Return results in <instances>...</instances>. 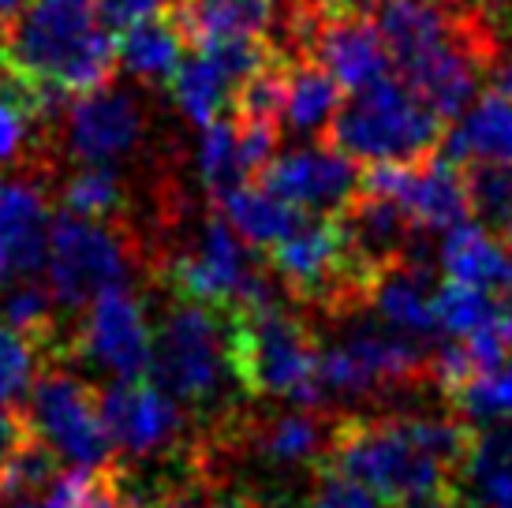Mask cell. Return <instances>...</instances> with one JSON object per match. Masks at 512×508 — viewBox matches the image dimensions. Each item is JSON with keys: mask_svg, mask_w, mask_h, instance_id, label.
Instances as JSON below:
<instances>
[{"mask_svg": "<svg viewBox=\"0 0 512 508\" xmlns=\"http://www.w3.org/2000/svg\"><path fill=\"white\" fill-rule=\"evenodd\" d=\"M505 434H509V441H512V426H505Z\"/></svg>", "mask_w": 512, "mask_h": 508, "instance_id": "ee69618b", "label": "cell"}, {"mask_svg": "<svg viewBox=\"0 0 512 508\" xmlns=\"http://www.w3.org/2000/svg\"><path fill=\"white\" fill-rule=\"evenodd\" d=\"M68 355L113 374L116 381H139L154 367V329L143 299L131 288H113L86 307L83 322L68 337Z\"/></svg>", "mask_w": 512, "mask_h": 508, "instance_id": "8fae6325", "label": "cell"}, {"mask_svg": "<svg viewBox=\"0 0 512 508\" xmlns=\"http://www.w3.org/2000/svg\"><path fill=\"white\" fill-rule=\"evenodd\" d=\"M105 430L128 456H157L184 441L187 415L154 381H113L98 393Z\"/></svg>", "mask_w": 512, "mask_h": 508, "instance_id": "9a60e30c", "label": "cell"}, {"mask_svg": "<svg viewBox=\"0 0 512 508\" xmlns=\"http://www.w3.org/2000/svg\"><path fill=\"white\" fill-rule=\"evenodd\" d=\"M34 363H38V352L0 322V408H8L19 396H27Z\"/></svg>", "mask_w": 512, "mask_h": 508, "instance_id": "e575fe53", "label": "cell"}, {"mask_svg": "<svg viewBox=\"0 0 512 508\" xmlns=\"http://www.w3.org/2000/svg\"><path fill=\"white\" fill-rule=\"evenodd\" d=\"M471 441L468 423L441 411L348 415L337 419L326 471L367 486L389 508H412L453 497Z\"/></svg>", "mask_w": 512, "mask_h": 508, "instance_id": "6da1fadb", "label": "cell"}, {"mask_svg": "<svg viewBox=\"0 0 512 508\" xmlns=\"http://www.w3.org/2000/svg\"><path fill=\"white\" fill-rule=\"evenodd\" d=\"M258 180L266 191H273L281 202L296 206L307 217L344 213L363 191V172L356 169V161L326 142L296 146L288 154L273 157Z\"/></svg>", "mask_w": 512, "mask_h": 508, "instance_id": "4fadbf2b", "label": "cell"}, {"mask_svg": "<svg viewBox=\"0 0 512 508\" xmlns=\"http://www.w3.org/2000/svg\"><path fill=\"white\" fill-rule=\"evenodd\" d=\"M30 434L72 471H109L113 464V438L101 419L98 389H90L68 370L45 367L42 378L30 385L27 400Z\"/></svg>", "mask_w": 512, "mask_h": 508, "instance_id": "30bf717a", "label": "cell"}, {"mask_svg": "<svg viewBox=\"0 0 512 508\" xmlns=\"http://www.w3.org/2000/svg\"><path fill=\"white\" fill-rule=\"evenodd\" d=\"M146 131V113L128 90H94L72 98L60 116V139L68 157L83 165H113L139 150Z\"/></svg>", "mask_w": 512, "mask_h": 508, "instance_id": "5bb4252c", "label": "cell"}, {"mask_svg": "<svg viewBox=\"0 0 512 508\" xmlns=\"http://www.w3.org/2000/svg\"><path fill=\"white\" fill-rule=\"evenodd\" d=\"M49 508H139L128 494V479L109 471H72L49 490Z\"/></svg>", "mask_w": 512, "mask_h": 508, "instance_id": "d6a6232c", "label": "cell"}, {"mask_svg": "<svg viewBox=\"0 0 512 508\" xmlns=\"http://www.w3.org/2000/svg\"><path fill=\"white\" fill-rule=\"evenodd\" d=\"M8 273H12V266H8V251H4V243H0V288L8 281Z\"/></svg>", "mask_w": 512, "mask_h": 508, "instance_id": "7bdbcfd3", "label": "cell"}, {"mask_svg": "<svg viewBox=\"0 0 512 508\" xmlns=\"http://www.w3.org/2000/svg\"><path fill=\"white\" fill-rule=\"evenodd\" d=\"M146 254L131 225H105L83 221L72 213H60L49 232V292L60 307H90L98 296L113 288H128L135 266H143Z\"/></svg>", "mask_w": 512, "mask_h": 508, "instance_id": "ba28073f", "label": "cell"}, {"mask_svg": "<svg viewBox=\"0 0 512 508\" xmlns=\"http://www.w3.org/2000/svg\"><path fill=\"white\" fill-rule=\"evenodd\" d=\"M419 378H430V352L385 325H356L322 344V400H374Z\"/></svg>", "mask_w": 512, "mask_h": 508, "instance_id": "9c48e42d", "label": "cell"}, {"mask_svg": "<svg viewBox=\"0 0 512 508\" xmlns=\"http://www.w3.org/2000/svg\"><path fill=\"white\" fill-rule=\"evenodd\" d=\"M460 508H509L512 505V441L505 426L479 430L456 475Z\"/></svg>", "mask_w": 512, "mask_h": 508, "instance_id": "7402d4cb", "label": "cell"}, {"mask_svg": "<svg viewBox=\"0 0 512 508\" xmlns=\"http://www.w3.org/2000/svg\"><path fill=\"white\" fill-rule=\"evenodd\" d=\"M374 27L393 75L441 120H456L479 98V79L494 57V38L479 12L460 0H382Z\"/></svg>", "mask_w": 512, "mask_h": 508, "instance_id": "7a4b0ae2", "label": "cell"}, {"mask_svg": "<svg viewBox=\"0 0 512 508\" xmlns=\"http://www.w3.org/2000/svg\"><path fill=\"white\" fill-rule=\"evenodd\" d=\"M509 508H512V505H509Z\"/></svg>", "mask_w": 512, "mask_h": 508, "instance_id": "bcb514c9", "label": "cell"}, {"mask_svg": "<svg viewBox=\"0 0 512 508\" xmlns=\"http://www.w3.org/2000/svg\"><path fill=\"white\" fill-rule=\"evenodd\" d=\"M195 161H199V180L214 195V202L247 184L251 161H247V150H243L240 120L236 116H221L210 127H202Z\"/></svg>", "mask_w": 512, "mask_h": 508, "instance_id": "83f0119b", "label": "cell"}, {"mask_svg": "<svg viewBox=\"0 0 512 508\" xmlns=\"http://www.w3.org/2000/svg\"><path fill=\"white\" fill-rule=\"evenodd\" d=\"M363 191L393 202L415 232H453L468 221V176L449 157H427L415 165H374L363 172Z\"/></svg>", "mask_w": 512, "mask_h": 508, "instance_id": "7c38bea8", "label": "cell"}, {"mask_svg": "<svg viewBox=\"0 0 512 508\" xmlns=\"http://www.w3.org/2000/svg\"><path fill=\"white\" fill-rule=\"evenodd\" d=\"M0 322L23 337L38 355H68V344L60 340V303L49 288L38 281H15L0 296Z\"/></svg>", "mask_w": 512, "mask_h": 508, "instance_id": "484cf974", "label": "cell"}, {"mask_svg": "<svg viewBox=\"0 0 512 508\" xmlns=\"http://www.w3.org/2000/svg\"><path fill=\"white\" fill-rule=\"evenodd\" d=\"M490 71H494V83L498 94L512 98V30L494 38V57H490Z\"/></svg>", "mask_w": 512, "mask_h": 508, "instance_id": "ab89813d", "label": "cell"}, {"mask_svg": "<svg viewBox=\"0 0 512 508\" xmlns=\"http://www.w3.org/2000/svg\"><path fill=\"white\" fill-rule=\"evenodd\" d=\"M329 139L352 161L374 165H415L427 161L441 139V116L415 90L389 75L359 90L341 105Z\"/></svg>", "mask_w": 512, "mask_h": 508, "instance_id": "8992f818", "label": "cell"}, {"mask_svg": "<svg viewBox=\"0 0 512 508\" xmlns=\"http://www.w3.org/2000/svg\"><path fill=\"white\" fill-rule=\"evenodd\" d=\"M453 404L479 430L512 426V355H505L498 367L475 374L468 385H460L453 393Z\"/></svg>", "mask_w": 512, "mask_h": 508, "instance_id": "4dcf8cb0", "label": "cell"}, {"mask_svg": "<svg viewBox=\"0 0 512 508\" xmlns=\"http://www.w3.org/2000/svg\"><path fill=\"white\" fill-rule=\"evenodd\" d=\"M303 4H311V8H318V12L326 15H367L382 0H303Z\"/></svg>", "mask_w": 512, "mask_h": 508, "instance_id": "60d3db41", "label": "cell"}, {"mask_svg": "<svg viewBox=\"0 0 512 508\" xmlns=\"http://www.w3.org/2000/svg\"><path fill=\"white\" fill-rule=\"evenodd\" d=\"M4 79H8V75H4ZM34 124H38V116L30 109L27 90L8 79L4 94H0V165L23 161V157L30 154V146H34V142H30Z\"/></svg>", "mask_w": 512, "mask_h": 508, "instance_id": "836d02e7", "label": "cell"}, {"mask_svg": "<svg viewBox=\"0 0 512 508\" xmlns=\"http://www.w3.org/2000/svg\"><path fill=\"white\" fill-rule=\"evenodd\" d=\"M49 210L45 195L27 180H4L0 184V243L8 251V266L19 281H34L49 258Z\"/></svg>", "mask_w": 512, "mask_h": 508, "instance_id": "d6986e66", "label": "cell"}, {"mask_svg": "<svg viewBox=\"0 0 512 508\" xmlns=\"http://www.w3.org/2000/svg\"><path fill=\"white\" fill-rule=\"evenodd\" d=\"M232 367L240 389L251 396L288 400L296 408H318L322 381L318 359L322 344L296 311H288L281 299L232 314Z\"/></svg>", "mask_w": 512, "mask_h": 508, "instance_id": "5b68a950", "label": "cell"}, {"mask_svg": "<svg viewBox=\"0 0 512 508\" xmlns=\"http://www.w3.org/2000/svg\"><path fill=\"white\" fill-rule=\"evenodd\" d=\"M116 60V38L94 0H27L0 45L8 79L64 98L105 90Z\"/></svg>", "mask_w": 512, "mask_h": 508, "instance_id": "3957f363", "label": "cell"}, {"mask_svg": "<svg viewBox=\"0 0 512 508\" xmlns=\"http://www.w3.org/2000/svg\"><path fill=\"white\" fill-rule=\"evenodd\" d=\"M438 288L430 266L404 258L397 266L382 269L367 288V303L378 325H385L389 333H397L404 340H415L430 348L434 340H441L438 325Z\"/></svg>", "mask_w": 512, "mask_h": 508, "instance_id": "2e32d148", "label": "cell"}, {"mask_svg": "<svg viewBox=\"0 0 512 508\" xmlns=\"http://www.w3.org/2000/svg\"><path fill=\"white\" fill-rule=\"evenodd\" d=\"M438 266L445 273V284L498 296V292H509L512 284V247H505L483 225L464 221L460 228L441 236Z\"/></svg>", "mask_w": 512, "mask_h": 508, "instance_id": "ffe728a7", "label": "cell"}, {"mask_svg": "<svg viewBox=\"0 0 512 508\" xmlns=\"http://www.w3.org/2000/svg\"><path fill=\"white\" fill-rule=\"evenodd\" d=\"M172 101L176 109L199 127H210L214 120H221L225 109H232V101L240 94V79L214 57L199 49L195 57H184V64L176 68V75L169 79Z\"/></svg>", "mask_w": 512, "mask_h": 508, "instance_id": "cb8c5ba5", "label": "cell"}, {"mask_svg": "<svg viewBox=\"0 0 512 508\" xmlns=\"http://www.w3.org/2000/svg\"><path fill=\"white\" fill-rule=\"evenodd\" d=\"M281 15L277 0H176L172 8L176 27L195 49L236 38L266 42V34L281 27Z\"/></svg>", "mask_w": 512, "mask_h": 508, "instance_id": "ac0fdd59", "label": "cell"}, {"mask_svg": "<svg viewBox=\"0 0 512 508\" xmlns=\"http://www.w3.org/2000/svg\"><path fill=\"white\" fill-rule=\"evenodd\" d=\"M0 68H4V64H0Z\"/></svg>", "mask_w": 512, "mask_h": 508, "instance_id": "f6af8a7d", "label": "cell"}, {"mask_svg": "<svg viewBox=\"0 0 512 508\" xmlns=\"http://www.w3.org/2000/svg\"><path fill=\"white\" fill-rule=\"evenodd\" d=\"M445 157L456 165L512 169V98L486 90L471 101L445 135Z\"/></svg>", "mask_w": 512, "mask_h": 508, "instance_id": "44dd1931", "label": "cell"}, {"mask_svg": "<svg viewBox=\"0 0 512 508\" xmlns=\"http://www.w3.org/2000/svg\"><path fill=\"white\" fill-rule=\"evenodd\" d=\"M64 213L83 217V221H105V225H124L128 213V191L120 184V176L105 165H83L75 169L64 187H60Z\"/></svg>", "mask_w": 512, "mask_h": 508, "instance_id": "f1b7e54d", "label": "cell"}, {"mask_svg": "<svg viewBox=\"0 0 512 508\" xmlns=\"http://www.w3.org/2000/svg\"><path fill=\"white\" fill-rule=\"evenodd\" d=\"M154 269L176 296L210 311L240 314L277 299L270 277L258 269L255 247L243 243L221 213L202 225L184 254H169Z\"/></svg>", "mask_w": 512, "mask_h": 508, "instance_id": "52a82bcc", "label": "cell"}, {"mask_svg": "<svg viewBox=\"0 0 512 508\" xmlns=\"http://www.w3.org/2000/svg\"><path fill=\"white\" fill-rule=\"evenodd\" d=\"M468 195H471L475 225H483L505 247H512V169H501V165H471Z\"/></svg>", "mask_w": 512, "mask_h": 508, "instance_id": "1f68e13d", "label": "cell"}, {"mask_svg": "<svg viewBox=\"0 0 512 508\" xmlns=\"http://www.w3.org/2000/svg\"><path fill=\"white\" fill-rule=\"evenodd\" d=\"M341 86L311 60H292L285 79V105H281V127L292 135H318L329 131L341 113Z\"/></svg>", "mask_w": 512, "mask_h": 508, "instance_id": "d4e9b609", "label": "cell"}, {"mask_svg": "<svg viewBox=\"0 0 512 508\" xmlns=\"http://www.w3.org/2000/svg\"><path fill=\"white\" fill-rule=\"evenodd\" d=\"M27 438H30L27 419H23L19 411L0 408V479H4V471H8L15 452L27 445Z\"/></svg>", "mask_w": 512, "mask_h": 508, "instance_id": "74e56055", "label": "cell"}, {"mask_svg": "<svg viewBox=\"0 0 512 508\" xmlns=\"http://www.w3.org/2000/svg\"><path fill=\"white\" fill-rule=\"evenodd\" d=\"M438 325L441 340H471L505 329L501 303L490 292L460 288V284H441L438 288Z\"/></svg>", "mask_w": 512, "mask_h": 508, "instance_id": "f546056e", "label": "cell"}, {"mask_svg": "<svg viewBox=\"0 0 512 508\" xmlns=\"http://www.w3.org/2000/svg\"><path fill=\"white\" fill-rule=\"evenodd\" d=\"M501 318H505V333H509V344H512V284L509 292H505V303H501Z\"/></svg>", "mask_w": 512, "mask_h": 508, "instance_id": "b9f144b4", "label": "cell"}, {"mask_svg": "<svg viewBox=\"0 0 512 508\" xmlns=\"http://www.w3.org/2000/svg\"><path fill=\"white\" fill-rule=\"evenodd\" d=\"M94 4H98L101 23L109 30H131L139 23L172 15V8H176V0H94Z\"/></svg>", "mask_w": 512, "mask_h": 508, "instance_id": "8d00e7d4", "label": "cell"}, {"mask_svg": "<svg viewBox=\"0 0 512 508\" xmlns=\"http://www.w3.org/2000/svg\"><path fill=\"white\" fill-rule=\"evenodd\" d=\"M337 225L344 232V243H348V254L370 281L382 273V269L397 266L404 258H415L412 243H415V225L404 217V213L385 202L378 195H363L348 206V210L337 217Z\"/></svg>", "mask_w": 512, "mask_h": 508, "instance_id": "e0dca14e", "label": "cell"}, {"mask_svg": "<svg viewBox=\"0 0 512 508\" xmlns=\"http://www.w3.org/2000/svg\"><path fill=\"white\" fill-rule=\"evenodd\" d=\"M217 213L232 225V232L243 243L270 247V251L307 221V213H299L296 206L281 202V198L273 195V191H266L262 184H243L236 191L221 195L217 198Z\"/></svg>", "mask_w": 512, "mask_h": 508, "instance_id": "603a6c76", "label": "cell"}, {"mask_svg": "<svg viewBox=\"0 0 512 508\" xmlns=\"http://www.w3.org/2000/svg\"><path fill=\"white\" fill-rule=\"evenodd\" d=\"M184 42L187 38L176 27V19L161 15V19L124 30V38L116 42V57L139 79H172L176 68L184 64Z\"/></svg>", "mask_w": 512, "mask_h": 508, "instance_id": "4316f807", "label": "cell"}, {"mask_svg": "<svg viewBox=\"0 0 512 508\" xmlns=\"http://www.w3.org/2000/svg\"><path fill=\"white\" fill-rule=\"evenodd\" d=\"M232 314L210 311L180 299L165 311L154 333V378L157 389L195 415H214L225 426L236 415V367H232Z\"/></svg>", "mask_w": 512, "mask_h": 508, "instance_id": "277c9868", "label": "cell"}, {"mask_svg": "<svg viewBox=\"0 0 512 508\" xmlns=\"http://www.w3.org/2000/svg\"><path fill=\"white\" fill-rule=\"evenodd\" d=\"M299 508H389L378 494H370L367 486L344 479V475H318Z\"/></svg>", "mask_w": 512, "mask_h": 508, "instance_id": "d590c367", "label": "cell"}, {"mask_svg": "<svg viewBox=\"0 0 512 508\" xmlns=\"http://www.w3.org/2000/svg\"><path fill=\"white\" fill-rule=\"evenodd\" d=\"M143 508H217V497L199 490V486H180V490H169V494L146 501Z\"/></svg>", "mask_w": 512, "mask_h": 508, "instance_id": "f35d334b", "label": "cell"}]
</instances>
